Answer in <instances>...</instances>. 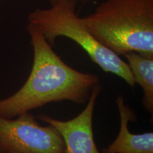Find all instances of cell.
<instances>
[{
  "mask_svg": "<svg viewBox=\"0 0 153 153\" xmlns=\"http://www.w3.org/2000/svg\"><path fill=\"white\" fill-rule=\"evenodd\" d=\"M27 30L33 51L31 70L20 89L0 99V117L12 118L53 102L87 104L99 76L66 64L33 25L28 24Z\"/></svg>",
  "mask_w": 153,
  "mask_h": 153,
  "instance_id": "cell-1",
  "label": "cell"
},
{
  "mask_svg": "<svg viewBox=\"0 0 153 153\" xmlns=\"http://www.w3.org/2000/svg\"><path fill=\"white\" fill-rule=\"evenodd\" d=\"M82 19L96 39L118 56L153 57V0H106Z\"/></svg>",
  "mask_w": 153,
  "mask_h": 153,
  "instance_id": "cell-2",
  "label": "cell"
},
{
  "mask_svg": "<svg viewBox=\"0 0 153 153\" xmlns=\"http://www.w3.org/2000/svg\"><path fill=\"white\" fill-rule=\"evenodd\" d=\"M76 1L65 0L48 9H36L28 15L29 24L36 26L51 46L58 37L77 43L93 62L103 71L123 79L131 88L136 85L128 63L94 38L75 11Z\"/></svg>",
  "mask_w": 153,
  "mask_h": 153,
  "instance_id": "cell-3",
  "label": "cell"
},
{
  "mask_svg": "<svg viewBox=\"0 0 153 153\" xmlns=\"http://www.w3.org/2000/svg\"><path fill=\"white\" fill-rule=\"evenodd\" d=\"M0 153H66L62 135L54 126H41L26 112L0 117Z\"/></svg>",
  "mask_w": 153,
  "mask_h": 153,
  "instance_id": "cell-4",
  "label": "cell"
},
{
  "mask_svg": "<svg viewBox=\"0 0 153 153\" xmlns=\"http://www.w3.org/2000/svg\"><path fill=\"white\" fill-rule=\"evenodd\" d=\"M101 86L93 88L85 108L76 117L68 120L56 119L45 114L37 116L38 120L54 126L64 140L66 153H101L97 148L93 132V117L96 101Z\"/></svg>",
  "mask_w": 153,
  "mask_h": 153,
  "instance_id": "cell-5",
  "label": "cell"
},
{
  "mask_svg": "<svg viewBox=\"0 0 153 153\" xmlns=\"http://www.w3.org/2000/svg\"><path fill=\"white\" fill-rule=\"evenodd\" d=\"M116 104L120 117V129L117 137L101 153H153V133L133 134L129 131L130 122H136L135 111L125 102L123 96L116 97Z\"/></svg>",
  "mask_w": 153,
  "mask_h": 153,
  "instance_id": "cell-6",
  "label": "cell"
},
{
  "mask_svg": "<svg viewBox=\"0 0 153 153\" xmlns=\"http://www.w3.org/2000/svg\"><path fill=\"white\" fill-rule=\"evenodd\" d=\"M123 56L128 60L130 69L136 84L143 89V108L149 114H153V57L136 52H130Z\"/></svg>",
  "mask_w": 153,
  "mask_h": 153,
  "instance_id": "cell-7",
  "label": "cell"
},
{
  "mask_svg": "<svg viewBox=\"0 0 153 153\" xmlns=\"http://www.w3.org/2000/svg\"><path fill=\"white\" fill-rule=\"evenodd\" d=\"M50 1V3H51V6L52 5H54L55 4L58 3V2H60V1H65V0H49ZM73 1H76V3L77 2H81V3H87V2H89V1H90L91 0H73Z\"/></svg>",
  "mask_w": 153,
  "mask_h": 153,
  "instance_id": "cell-8",
  "label": "cell"
}]
</instances>
